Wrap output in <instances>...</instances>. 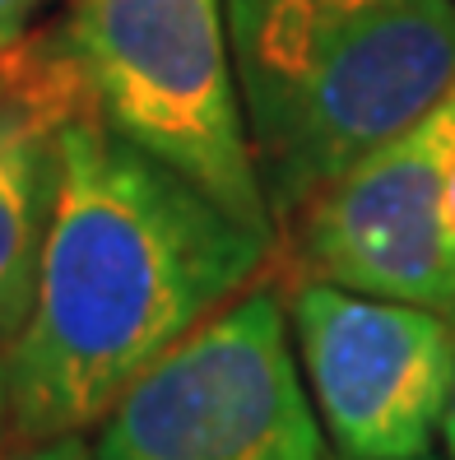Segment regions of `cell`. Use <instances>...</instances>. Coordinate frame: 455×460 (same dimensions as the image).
<instances>
[{
    "label": "cell",
    "instance_id": "obj_1",
    "mask_svg": "<svg viewBox=\"0 0 455 460\" xmlns=\"http://www.w3.org/2000/svg\"><path fill=\"white\" fill-rule=\"evenodd\" d=\"M275 252L102 121H61V186L29 321L5 344L10 447L89 432Z\"/></svg>",
    "mask_w": 455,
    "mask_h": 460
},
{
    "label": "cell",
    "instance_id": "obj_2",
    "mask_svg": "<svg viewBox=\"0 0 455 460\" xmlns=\"http://www.w3.org/2000/svg\"><path fill=\"white\" fill-rule=\"evenodd\" d=\"M275 233L455 89V0H223Z\"/></svg>",
    "mask_w": 455,
    "mask_h": 460
},
{
    "label": "cell",
    "instance_id": "obj_3",
    "mask_svg": "<svg viewBox=\"0 0 455 460\" xmlns=\"http://www.w3.org/2000/svg\"><path fill=\"white\" fill-rule=\"evenodd\" d=\"M42 70L74 112L153 154L237 224L275 237L223 0H66Z\"/></svg>",
    "mask_w": 455,
    "mask_h": 460
},
{
    "label": "cell",
    "instance_id": "obj_4",
    "mask_svg": "<svg viewBox=\"0 0 455 460\" xmlns=\"http://www.w3.org/2000/svg\"><path fill=\"white\" fill-rule=\"evenodd\" d=\"M98 460H326L275 284H251L158 358L93 428Z\"/></svg>",
    "mask_w": 455,
    "mask_h": 460
},
{
    "label": "cell",
    "instance_id": "obj_5",
    "mask_svg": "<svg viewBox=\"0 0 455 460\" xmlns=\"http://www.w3.org/2000/svg\"><path fill=\"white\" fill-rule=\"evenodd\" d=\"M284 307L335 456L414 460L433 451L455 382V316L307 275L284 293Z\"/></svg>",
    "mask_w": 455,
    "mask_h": 460
},
{
    "label": "cell",
    "instance_id": "obj_6",
    "mask_svg": "<svg viewBox=\"0 0 455 460\" xmlns=\"http://www.w3.org/2000/svg\"><path fill=\"white\" fill-rule=\"evenodd\" d=\"M307 279L455 316L442 242V130L427 112L284 224Z\"/></svg>",
    "mask_w": 455,
    "mask_h": 460
},
{
    "label": "cell",
    "instance_id": "obj_7",
    "mask_svg": "<svg viewBox=\"0 0 455 460\" xmlns=\"http://www.w3.org/2000/svg\"><path fill=\"white\" fill-rule=\"evenodd\" d=\"M74 112L42 61L0 89V349L29 321L61 186V121Z\"/></svg>",
    "mask_w": 455,
    "mask_h": 460
},
{
    "label": "cell",
    "instance_id": "obj_8",
    "mask_svg": "<svg viewBox=\"0 0 455 460\" xmlns=\"http://www.w3.org/2000/svg\"><path fill=\"white\" fill-rule=\"evenodd\" d=\"M433 117L442 130V242H446L451 293H455V89L433 107Z\"/></svg>",
    "mask_w": 455,
    "mask_h": 460
},
{
    "label": "cell",
    "instance_id": "obj_9",
    "mask_svg": "<svg viewBox=\"0 0 455 460\" xmlns=\"http://www.w3.org/2000/svg\"><path fill=\"white\" fill-rule=\"evenodd\" d=\"M51 5L57 0H0V57H10Z\"/></svg>",
    "mask_w": 455,
    "mask_h": 460
},
{
    "label": "cell",
    "instance_id": "obj_10",
    "mask_svg": "<svg viewBox=\"0 0 455 460\" xmlns=\"http://www.w3.org/2000/svg\"><path fill=\"white\" fill-rule=\"evenodd\" d=\"M5 460H98L89 432H61V438H42L29 447H14Z\"/></svg>",
    "mask_w": 455,
    "mask_h": 460
},
{
    "label": "cell",
    "instance_id": "obj_11",
    "mask_svg": "<svg viewBox=\"0 0 455 460\" xmlns=\"http://www.w3.org/2000/svg\"><path fill=\"white\" fill-rule=\"evenodd\" d=\"M10 451V372H5V349H0V460Z\"/></svg>",
    "mask_w": 455,
    "mask_h": 460
},
{
    "label": "cell",
    "instance_id": "obj_12",
    "mask_svg": "<svg viewBox=\"0 0 455 460\" xmlns=\"http://www.w3.org/2000/svg\"><path fill=\"white\" fill-rule=\"evenodd\" d=\"M442 442H446V460H455V382H451V404L442 419Z\"/></svg>",
    "mask_w": 455,
    "mask_h": 460
},
{
    "label": "cell",
    "instance_id": "obj_13",
    "mask_svg": "<svg viewBox=\"0 0 455 460\" xmlns=\"http://www.w3.org/2000/svg\"><path fill=\"white\" fill-rule=\"evenodd\" d=\"M326 460H354V456H335V451H330ZM414 460H437V456H433V451H427V456H414Z\"/></svg>",
    "mask_w": 455,
    "mask_h": 460
},
{
    "label": "cell",
    "instance_id": "obj_14",
    "mask_svg": "<svg viewBox=\"0 0 455 460\" xmlns=\"http://www.w3.org/2000/svg\"><path fill=\"white\" fill-rule=\"evenodd\" d=\"M5 75H10V57H0V89H5Z\"/></svg>",
    "mask_w": 455,
    "mask_h": 460
}]
</instances>
